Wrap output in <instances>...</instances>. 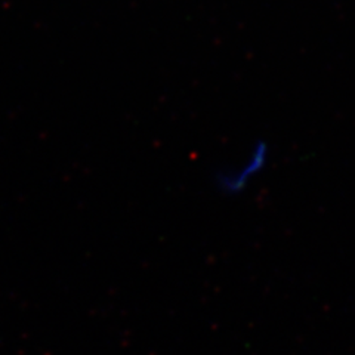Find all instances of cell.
Wrapping results in <instances>:
<instances>
[{"instance_id":"1","label":"cell","mask_w":355,"mask_h":355,"mask_svg":"<svg viewBox=\"0 0 355 355\" xmlns=\"http://www.w3.org/2000/svg\"><path fill=\"white\" fill-rule=\"evenodd\" d=\"M270 160L268 146L265 142H258L237 166L222 169L216 173V188L225 196H239L246 191V188L257 180Z\"/></svg>"}]
</instances>
